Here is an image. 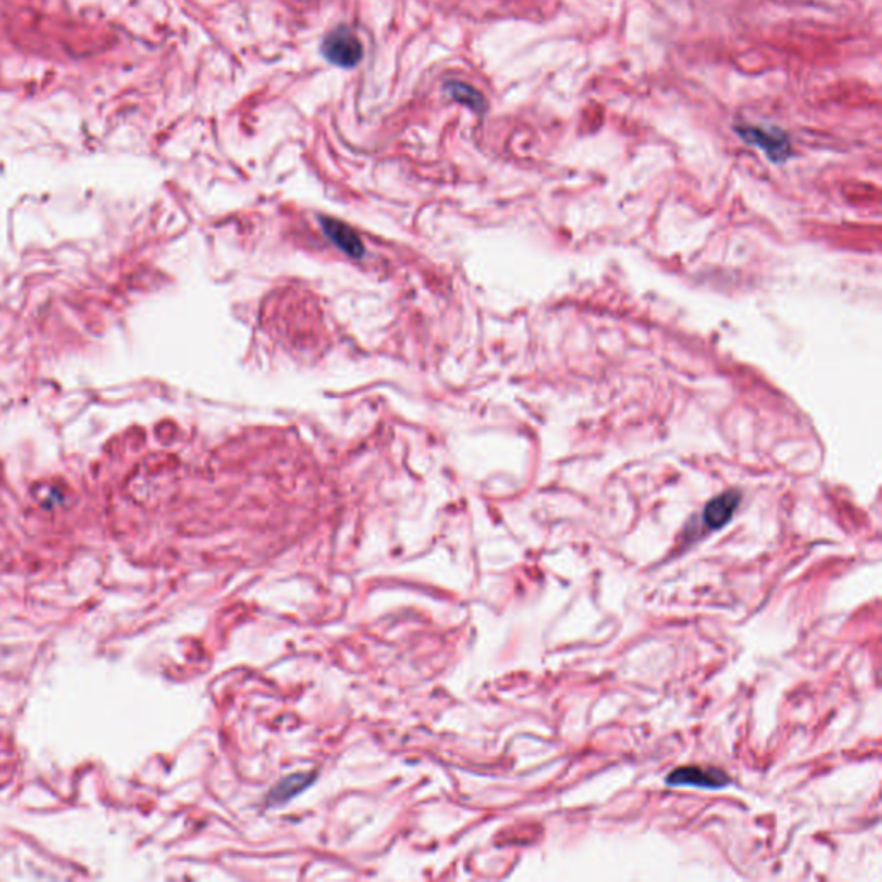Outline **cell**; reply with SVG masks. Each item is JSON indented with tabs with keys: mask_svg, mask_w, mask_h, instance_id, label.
I'll return each instance as SVG.
<instances>
[{
	"mask_svg": "<svg viewBox=\"0 0 882 882\" xmlns=\"http://www.w3.org/2000/svg\"><path fill=\"white\" fill-rule=\"evenodd\" d=\"M321 52L326 61L343 69L355 68L364 56L361 40L345 25L336 26L324 37Z\"/></svg>",
	"mask_w": 882,
	"mask_h": 882,
	"instance_id": "6da1fadb",
	"label": "cell"
},
{
	"mask_svg": "<svg viewBox=\"0 0 882 882\" xmlns=\"http://www.w3.org/2000/svg\"><path fill=\"white\" fill-rule=\"evenodd\" d=\"M741 504L740 491H726L719 497L712 498L709 504L703 509V524L710 531L721 529L731 521L734 512L738 510Z\"/></svg>",
	"mask_w": 882,
	"mask_h": 882,
	"instance_id": "277c9868",
	"label": "cell"
},
{
	"mask_svg": "<svg viewBox=\"0 0 882 882\" xmlns=\"http://www.w3.org/2000/svg\"><path fill=\"white\" fill-rule=\"evenodd\" d=\"M736 133L740 135L743 142L764 150L771 161L784 162L791 156V143H789L788 135L779 128L743 125L736 128Z\"/></svg>",
	"mask_w": 882,
	"mask_h": 882,
	"instance_id": "7a4b0ae2",
	"label": "cell"
},
{
	"mask_svg": "<svg viewBox=\"0 0 882 882\" xmlns=\"http://www.w3.org/2000/svg\"><path fill=\"white\" fill-rule=\"evenodd\" d=\"M447 92L448 94H450V97L455 100V102H459V104H464V106L471 107L473 111L485 112V97H483V94H479L478 90H476V88L474 87H471V85H467V83H462V81H448Z\"/></svg>",
	"mask_w": 882,
	"mask_h": 882,
	"instance_id": "8992f818",
	"label": "cell"
},
{
	"mask_svg": "<svg viewBox=\"0 0 882 882\" xmlns=\"http://www.w3.org/2000/svg\"><path fill=\"white\" fill-rule=\"evenodd\" d=\"M323 230L331 242L335 243L338 249L343 250L350 257H361L364 254V245H362L361 238L350 226L342 223V221L324 218Z\"/></svg>",
	"mask_w": 882,
	"mask_h": 882,
	"instance_id": "5b68a950",
	"label": "cell"
},
{
	"mask_svg": "<svg viewBox=\"0 0 882 882\" xmlns=\"http://www.w3.org/2000/svg\"><path fill=\"white\" fill-rule=\"evenodd\" d=\"M731 783L726 772L715 767L684 765L667 776L669 786H693V788L719 789Z\"/></svg>",
	"mask_w": 882,
	"mask_h": 882,
	"instance_id": "3957f363",
	"label": "cell"
}]
</instances>
